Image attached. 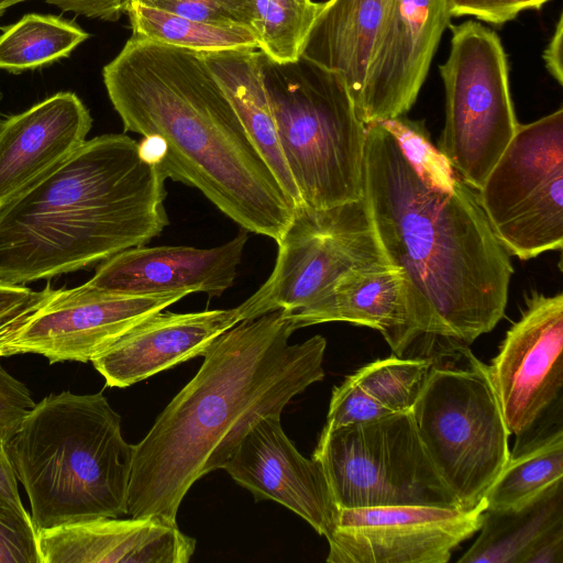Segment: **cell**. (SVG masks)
<instances>
[{"instance_id":"cell-23","label":"cell","mask_w":563,"mask_h":563,"mask_svg":"<svg viewBox=\"0 0 563 563\" xmlns=\"http://www.w3.org/2000/svg\"><path fill=\"white\" fill-rule=\"evenodd\" d=\"M431 366L429 355L375 360L332 390L322 431L410 411Z\"/></svg>"},{"instance_id":"cell-41","label":"cell","mask_w":563,"mask_h":563,"mask_svg":"<svg viewBox=\"0 0 563 563\" xmlns=\"http://www.w3.org/2000/svg\"><path fill=\"white\" fill-rule=\"evenodd\" d=\"M0 99H1V92H0Z\"/></svg>"},{"instance_id":"cell-12","label":"cell","mask_w":563,"mask_h":563,"mask_svg":"<svg viewBox=\"0 0 563 563\" xmlns=\"http://www.w3.org/2000/svg\"><path fill=\"white\" fill-rule=\"evenodd\" d=\"M189 295H129L88 283L57 289L15 331L0 340V357L38 354L49 364L90 362L134 325Z\"/></svg>"},{"instance_id":"cell-8","label":"cell","mask_w":563,"mask_h":563,"mask_svg":"<svg viewBox=\"0 0 563 563\" xmlns=\"http://www.w3.org/2000/svg\"><path fill=\"white\" fill-rule=\"evenodd\" d=\"M449 26L450 53L439 67L445 91L439 151L468 186L479 190L519 124L507 56L497 33L483 24L468 20Z\"/></svg>"},{"instance_id":"cell-1","label":"cell","mask_w":563,"mask_h":563,"mask_svg":"<svg viewBox=\"0 0 563 563\" xmlns=\"http://www.w3.org/2000/svg\"><path fill=\"white\" fill-rule=\"evenodd\" d=\"M363 197L386 258L402 275L418 332L468 345L492 331L514 267L478 191L459 175L449 191L424 181L376 122L366 125Z\"/></svg>"},{"instance_id":"cell-5","label":"cell","mask_w":563,"mask_h":563,"mask_svg":"<svg viewBox=\"0 0 563 563\" xmlns=\"http://www.w3.org/2000/svg\"><path fill=\"white\" fill-rule=\"evenodd\" d=\"M36 530L126 515L134 445L102 393L52 394L7 443Z\"/></svg>"},{"instance_id":"cell-32","label":"cell","mask_w":563,"mask_h":563,"mask_svg":"<svg viewBox=\"0 0 563 563\" xmlns=\"http://www.w3.org/2000/svg\"><path fill=\"white\" fill-rule=\"evenodd\" d=\"M0 563H41L37 532L24 518L0 501Z\"/></svg>"},{"instance_id":"cell-14","label":"cell","mask_w":563,"mask_h":563,"mask_svg":"<svg viewBox=\"0 0 563 563\" xmlns=\"http://www.w3.org/2000/svg\"><path fill=\"white\" fill-rule=\"evenodd\" d=\"M562 353L563 294L533 291L487 365L510 434L526 438L561 400Z\"/></svg>"},{"instance_id":"cell-21","label":"cell","mask_w":563,"mask_h":563,"mask_svg":"<svg viewBox=\"0 0 563 563\" xmlns=\"http://www.w3.org/2000/svg\"><path fill=\"white\" fill-rule=\"evenodd\" d=\"M286 313L295 330L334 321L375 329L397 356H406L420 334L402 275L388 261L349 271L316 303Z\"/></svg>"},{"instance_id":"cell-39","label":"cell","mask_w":563,"mask_h":563,"mask_svg":"<svg viewBox=\"0 0 563 563\" xmlns=\"http://www.w3.org/2000/svg\"><path fill=\"white\" fill-rule=\"evenodd\" d=\"M562 40H563V16L560 14L554 33L543 52L545 67L550 75L558 81L563 84L562 67Z\"/></svg>"},{"instance_id":"cell-35","label":"cell","mask_w":563,"mask_h":563,"mask_svg":"<svg viewBox=\"0 0 563 563\" xmlns=\"http://www.w3.org/2000/svg\"><path fill=\"white\" fill-rule=\"evenodd\" d=\"M451 18L471 15L482 21L503 24L520 12L540 9L549 0H445Z\"/></svg>"},{"instance_id":"cell-13","label":"cell","mask_w":563,"mask_h":563,"mask_svg":"<svg viewBox=\"0 0 563 563\" xmlns=\"http://www.w3.org/2000/svg\"><path fill=\"white\" fill-rule=\"evenodd\" d=\"M486 506L397 505L338 509L329 563H446L482 526Z\"/></svg>"},{"instance_id":"cell-18","label":"cell","mask_w":563,"mask_h":563,"mask_svg":"<svg viewBox=\"0 0 563 563\" xmlns=\"http://www.w3.org/2000/svg\"><path fill=\"white\" fill-rule=\"evenodd\" d=\"M236 307L175 313L159 311L91 358L109 387L124 388L196 356L240 322Z\"/></svg>"},{"instance_id":"cell-30","label":"cell","mask_w":563,"mask_h":563,"mask_svg":"<svg viewBox=\"0 0 563 563\" xmlns=\"http://www.w3.org/2000/svg\"><path fill=\"white\" fill-rule=\"evenodd\" d=\"M379 123L394 135L424 181L445 191L453 188L457 174L439 148L431 143L423 122L400 115Z\"/></svg>"},{"instance_id":"cell-3","label":"cell","mask_w":563,"mask_h":563,"mask_svg":"<svg viewBox=\"0 0 563 563\" xmlns=\"http://www.w3.org/2000/svg\"><path fill=\"white\" fill-rule=\"evenodd\" d=\"M102 77L124 131L144 137L166 178L199 189L246 231L279 242L297 203L201 53L132 35Z\"/></svg>"},{"instance_id":"cell-24","label":"cell","mask_w":563,"mask_h":563,"mask_svg":"<svg viewBox=\"0 0 563 563\" xmlns=\"http://www.w3.org/2000/svg\"><path fill=\"white\" fill-rule=\"evenodd\" d=\"M247 134L284 189L302 203L283 157L260 66L258 49L201 53Z\"/></svg>"},{"instance_id":"cell-20","label":"cell","mask_w":563,"mask_h":563,"mask_svg":"<svg viewBox=\"0 0 563 563\" xmlns=\"http://www.w3.org/2000/svg\"><path fill=\"white\" fill-rule=\"evenodd\" d=\"M92 118L81 99L59 91L0 123V208L86 142Z\"/></svg>"},{"instance_id":"cell-10","label":"cell","mask_w":563,"mask_h":563,"mask_svg":"<svg viewBox=\"0 0 563 563\" xmlns=\"http://www.w3.org/2000/svg\"><path fill=\"white\" fill-rule=\"evenodd\" d=\"M277 245L272 274L236 307L241 321L308 308L349 271L388 261L364 197L323 209L296 205Z\"/></svg>"},{"instance_id":"cell-7","label":"cell","mask_w":563,"mask_h":563,"mask_svg":"<svg viewBox=\"0 0 563 563\" xmlns=\"http://www.w3.org/2000/svg\"><path fill=\"white\" fill-rule=\"evenodd\" d=\"M431 366L410 410L421 443L462 510L486 506L510 449L487 364L466 344L433 335L422 349Z\"/></svg>"},{"instance_id":"cell-29","label":"cell","mask_w":563,"mask_h":563,"mask_svg":"<svg viewBox=\"0 0 563 563\" xmlns=\"http://www.w3.org/2000/svg\"><path fill=\"white\" fill-rule=\"evenodd\" d=\"M318 8L312 0H252L258 51L277 63L299 58Z\"/></svg>"},{"instance_id":"cell-33","label":"cell","mask_w":563,"mask_h":563,"mask_svg":"<svg viewBox=\"0 0 563 563\" xmlns=\"http://www.w3.org/2000/svg\"><path fill=\"white\" fill-rule=\"evenodd\" d=\"M54 291L49 286L34 291L22 285L0 280V340L25 322Z\"/></svg>"},{"instance_id":"cell-11","label":"cell","mask_w":563,"mask_h":563,"mask_svg":"<svg viewBox=\"0 0 563 563\" xmlns=\"http://www.w3.org/2000/svg\"><path fill=\"white\" fill-rule=\"evenodd\" d=\"M478 191L489 223L522 261L563 244V109L518 124Z\"/></svg>"},{"instance_id":"cell-25","label":"cell","mask_w":563,"mask_h":563,"mask_svg":"<svg viewBox=\"0 0 563 563\" xmlns=\"http://www.w3.org/2000/svg\"><path fill=\"white\" fill-rule=\"evenodd\" d=\"M563 525V479L512 509L484 510L479 534L459 563H519L527 549Z\"/></svg>"},{"instance_id":"cell-19","label":"cell","mask_w":563,"mask_h":563,"mask_svg":"<svg viewBox=\"0 0 563 563\" xmlns=\"http://www.w3.org/2000/svg\"><path fill=\"white\" fill-rule=\"evenodd\" d=\"M41 563H187L196 540L155 516L102 517L37 532Z\"/></svg>"},{"instance_id":"cell-9","label":"cell","mask_w":563,"mask_h":563,"mask_svg":"<svg viewBox=\"0 0 563 563\" xmlns=\"http://www.w3.org/2000/svg\"><path fill=\"white\" fill-rule=\"evenodd\" d=\"M312 457L341 508H459L431 463L410 411L322 431Z\"/></svg>"},{"instance_id":"cell-6","label":"cell","mask_w":563,"mask_h":563,"mask_svg":"<svg viewBox=\"0 0 563 563\" xmlns=\"http://www.w3.org/2000/svg\"><path fill=\"white\" fill-rule=\"evenodd\" d=\"M260 66L301 202L323 209L361 199L366 124L342 75L302 56L277 63L262 52Z\"/></svg>"},{"instance_id":"cell-22","label":"cell","mask_w":563,"mask_h":563,"mask_svg":"<svg viewBox=\"0 0 563 563\" xmlns=\"http://www.w3.org/2000/svg\"><path fill=\"white\" fill-rule=\"evenodd\" d=\"M390 0H328L319 8L301 56L344 78L356 104Z\"/></svg>"},{"instance_id":"cell-16","label":"cell","mask_w":563,"mask_h":563,"mask_svg":"<svg viewBox=\"0 0 563 563\" xmlns=\"http://www.w3.org/2000/svg\"><path fill=\"white\" fill-rule=\"evenodd\" d=\"M222 468L255 500H274L306 520L320 536L332 528L338 507L320 463L288 439L280 416L254 422Z\"/></svg>"},{"instance_id":"cell-15","label":"cell","mask_w":563,"mask_h":563,"mask_svg":"<svg viewBox=\"0 0 563 563\" xmlns=\"http://www.w3.org/2000/svg\"><path fill=\"white\" fill-rule=\"evenodd\" d=\"M450 20L445 0H390L355 104L364 124L411 109Z\"/></svg>"},{"instance_id":"cell-36","label":"cell","mask_w":563,"mask_h":563,"mask_svg":"<svg viewBox=\"0 0 563 563\" xmlns=\"http://www.w3.org/2000/svg\"><path fill=\"white\" fill-rule=\"evenodd\" d=\"M63 11L91 19L117 21L126 13L131 0H44Z\"/></svg>"},{"instance_id":"cell-2","label":"cell","mask_w":563,"mask_h":563,"mask_svg":"<svg viewBox=\"0 0 563 563\" xmlns=\"http://www.w3.org/2000/svg\"><path fill=\"white\" fill-rule=\"evenodd\" d=\"M294 331L278 309L242 320L211 342L197 374L134 445L128 516L176 522L189 488L222 468L254 422L280 416L323 379L325 339L290 344Z\"/></svg>"},{"instance_id":"cell-34","label":"cell","mask_w":563,"mask_h":563,"mask_svg":"<svg viewBox=\"0 0 563 563\" xmlns=\"http://www.w3.org/2000/svg\"><path fill=\"white\" fill-rule=\"evenodd\" d=\"M34 405L26 385L9 374L0 363V439L2 441L8 443Z\"/></svg>"},{"instance_id":"cell-27","label":"cell","mask_w":563,"mask_h":563,"mask_svg":"<svg viewBox=\"0 0 563 563\" xmlns=\"http://www.w3.org/2000/svg\"><path fill=\"white\" fill-rule=\"evenodd\" d=\"M133 35L198 53L258 49L255 32L244 25L212 24L131 0L126 13Z\"/></svg>"},{"instance_id":"cell-37","label":"cell","mask_w":563,"mask_h":563,"mask_svg":"<svg viewBox=\"0 0 563 563\" xmlns=\"http://www.w3.org/2000/svg\"><path fill=\"white\" fill-rule=\"evenodd\" d=\"M519 563H563V525L552 528L536 540Z\"/></svg>"},{"instance_id":"cell-40","label":"cell","mask_w":563,"mask_h":563,"mask_svg":"<svg viewBox=\"0 0 563 563\" xmlns=\"http://www.w3.org/2000/svg\"><path fill=\"white\" fill-rule=\"evenodd\" d=\"M25 0H0V16L12 5Z\"/></svg>"},{"instance_id":"cell-26","label":"cell","mask_w":563,"mask_h":563,"mask_svg":"<svg viewBox=\"0 0 563 563\" xmlns=\"http://www.w3.org/2000/svg\"><path fill=\"white\" fill-rule=\"evenodd\" d=\"M563 479V431L561 424L521 440L489 488L485 510L517 508Z\"/></svg>"},{"instance_id":"cell-17","label":"cell","mask_w":563,"mask_h":563,"mask_svg":"<svg viewBox=\"0 0 563 563\" xmlns=\"http://www.w3.org/2000/svg\"><path fill=\"white\" fill-rule=\"evenodd\" d=\"M246 241L247 234L240 232L233 240L211 249H128L103 261L87 283L129 295L199 291L220 296L234 283Z\"/></svg>"},{"instance_id":"cell-31","label":"cell","mask_w":563,"mask_h":563,"mask_svg":"<svg viewBox=\"0 0 563 563\" xmlns=\"http://www.w3.org/2000/svg\"><path fill=\"white\" fill-rule=\"evenodd\" d=\"M191 20L252 27V0H134ZM254 31V30H253Z\"/></svg>"},{"instance_id":"cell-4","label":"cell","mask_w":563,"mask_h":563,"mask_svg":"<svg viewBox=\"0 0 563 563\" xmlns=\"http://www.w3.org/2000/svg\"><path fill=\"white\" fill-rule=\"evenodd\" d=\"M165 179L141 142L86 140L0 208V280L48 279L145 245L168 224Z\"/></svg>"},{"instance_id":"cell-38","label":"cell","mask_w":563,"mask_h":563,"mask_svg":"<svg viewBox=\"0 0 563 563\" xmlns=\"http://www.w3.org/2000/svg\"><path fill=\"white\" fill-rule=\"evenodd\" d=\"M0 501L24 518H31L22 504L18 479L7 452V443L0 439Z\"/></svg>"},{"instance_id":"cell-28","label":"cell","mask_w":563,"mask_h":563,"mask_svg":"<svg viewBox=\"0 0 563 563\" xmlns=\"http://www.w3.org/2000/svg\"><path fill=\"white\" fill-rule=\"evenodd\" d=\"M89 34L51 14L29 13L0 35V69L19 74L67 57Z\"/></svg>"}]
</instances>
